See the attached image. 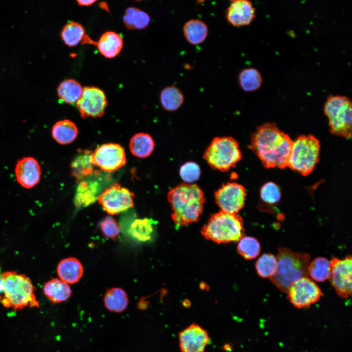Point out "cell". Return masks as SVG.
Segmentation results:
<instances>
[{"label": "cell", "mask_w": 352, "mask_h": 352, "mask_svg": "<svg viewBox=\"0 0 352 352\" xmlns=\"http://www.w3.org/2000/svg\"><path fill=\"white\" fill-rule=\"evenodd\" d=\"M292 141L274 123L258 127L250 137V149L266 168L287 167Z\"/></svg>", "instance_id": "obj_1"}, {"label": "cell", "mask_w": 352, "mask_h": 352, "mask_svg": "<svg viewBox=\"0 0 352 352\" xmlns=\"http://www.w3.org/2000/svg\"><path fill=\"white\" fill-rule=\"evenodd\" d=\"M167 198L173 210L172 218L176 225L184 226L198 220L205 199L198 185L179 184L169 191Z\"/></svg>", "instance_id": "obj_2"}, {"label": "cell", "mask_w": 352, "mask_h": 352, "mask_svg": "<svg viewBox=\"0 0 352 352\" xmlns=\"http://www.w3.org/2000/svg\"><path fill=\"white\" fill-rule=\"evenodd\" d=\"M276 259V272L269 279L281 291L287 293L297 281L308 276L309 254L294 252L288 248L281 247L278 248Z\"/></svg>", "instance_id": "obj_3"}, {"label": "cell", "mask_w": 352, "mask_h": 352, "mask_svg": "<svg viewBox=\"0 0 352 352\" xmlns=\"http://www.w3.org/2000/svg\"><path fill=\"white\" fill-rule=\"evenodd\" d=\"M1 277L4 292L0 303L4 307L16 311L39 307L35 294L36 288L28 277L15 271H7L2 273Z\"/></svg>", "instance_id": "obj_4"}, {"label": "cell", "mask_w": 352, "mask_h": 352, "mask_svg": "<svg viewBox=\"0 0 352 352\" xmlns=\"http://www.w3.org/2000/svg\"><path fill=\"white\" fill-rule=\"evenodd\" d=\"M244 233L242 217L222 211L212 215L201 230L206 239L218 243L239 242Z\"/></svg>", "instance_id": "obj_5"}, {"label": "cell", "mask_w": 352, "mask_h": 352, "mask_svg": "<svg viewBox=\"0 0 352 352\" xmlns=\"http://www.w3.org/2000/svg\"><path fill=\"white\" fill-rule=\"evenodd\" d=\"M320 146L313 135H302L292 141L287 167L303 176L310 174L319 160Z\"/></svg>", "instance_id": "obj_6"}, {"label": "cell", "mask_w": 352, "mask_h": 352, "mask_svg": "<svg viewBox=\"0 0 352 352\" xmlns=\"http://www.w3.org/2000/svg\"><path fill=\"white\" fill-rule=\"evenodd\" d=\"M203 158L212 168L225 172L235 167L242 155L236 139L231 136H221L212 140Z\"/></svg>", "instance_id": "obj_7"}, {"label": "cell", "mask_w": 352, "mask_h": 352, "mask_svg": "<svg viewBox=\"0 0 352 352\" xmlns=\"http://www.w3.org/2000/svg\"><path fill=\"white\" fill-rule=\"evenodd\" d=\"M352 107L351 100L346 96L330 95L327 99L324 111L332 134L347 139L351 138Z\"/></svg>", "instance_id": "obj_8"}, {"label": "cell", "mask_w": 352, "mask_h": 352, "mask_svg": "<svg viewBox=\"0 0 352 352\" xmlns=\"http://www.w3.org/2000/svg\"><path fill=\"white\" fill-rule=\"evenodd\" d=\"M134 195L118 183H114L101 193L99 203L109 215H116L133 206Z\"/></svg>", "instance_id": "obj_9"}, {"label": "cell", "mask_w": 352, "mask_h": 352, "mask_svg": "<svg viewBox=\"0 0 352 352\" xmlns=\"http://www.w3.org/2000/svg\"><path fill=\"white\" fill-rule=\"evenodd\" d=\"M95 166L102 171L113 172L124 166L126 162L124 149L116 143H106L97 147L92 152Z\"/></svg>", "instance_id": "obj_10"}, {"label": "cell", "mask_w": 352, "mask_h": 352, "mask_svg": "<svg viewBox=\"0 0 352 352\" xmlns=\"http://www.w3.org/2000/svg\"><path fill=\"white\" fill-rule=\"evenodd\" d=\"M246 196L245 188L236 182L222 184L215 193L216 203L221 211L233 214L243 207Z\"/></svg>", "instance_id": "obj_11"}, {"label": "cell", "mask_w": 352, "mask_h": 352, "mask_svg": "<svg viewBox=\"0 0 352 352\" xmlns=\"http://www.w3.org/2000/svg\"><path fill=\"white\" fill-rule=\"evenodd\" d=\"M108 104L105 92L94 86L85 87L76 105L82 118L99 117L105 112Z\"/></svg>", "instance_id": "obj_12"}, {"label": "cell", "mask_w": 352, "mask_h": 352, "mask_svg": "<svg viewBox=\"0 0 352 352\" xmlns=\"http://www.w3.org/2000/svg\"><path fill=\"white\" fill-rule=\"evenodd\" d=\"M352 259L349 255L343 260L333 258L330 262V282L338 294L344 298L352 293Z\"/></svg>", "instance_id": "obj_13"}, {"label": "cell", "mask_w": 352, "mask_h": 352, "mask_svg": "<svg viewBox=\"0 0 352 352\" xmlns=\"http://www.w3.org/2000/svg\"><path fill=\"white\" fill-rule=\"evenodd\" d=\"M287 293L290 302L299 308L307 307L316 302L322 294L319 287L308 277L297 281Z\"/></svg>", "instance_id": "obj_14"}, {"label": "cell", "mask_w": 352, "mask_h": 352, "mask_svg": "<svg viewBox=\"0 0 352 352\" xmlns=\"http://www.w3.org/2000/svg\"><path fill=\"white\" fill-rule=\"evenodd\" d=\"M181 352H204L210 339L207 332L194 323L178 335Z\"/></svg>", "instance_id": "obj_15"}, {"label": "cell", "mask_w": 352, "mask_h": 352, "mask_svg": "<svg viewBox=\"0 0 352 352\" xmlns=\"http://www.w3.org/2000/svg\"><path fill=\"white\" fill-rule=\"evenodd\" d=\"M225 17L234 27L247 26L256 18V8L249 0H231L225 11Z\"/></svg>", "instance_id": "obj_16"}, {"label": "cell", "mask_w": 352, "mask_h": 352, "mask_svg": "<svg viewBox=\"0 0 352 352\" xmlns=\"http://www.w3.org/2000/svg\"><path fill=\"white\" fill-rule=\"evenodd\" d=\"M15 173L17 182L22 187L27 189L36 185L41 176V169L38 161L31 156L19 160L16 164Z\"/></svg>", "instance_id": "obj_17"}, {"label": "cell", "mask_w": 352, "mask_h": 352, "mask_svg": "<svg viewBox=\"0 0 352 352\" xmlns=\"http://www.w3.org/2000/svg\"><path fill=\"white\" fill-rule=\"evenodd\" d=\"M100 191L101 186L98 181H81L77 187L74 198L75 205L79 208L85 207L93 203L101 194Z\"/></svg>", "instance_id": "obj_18"}, {"label": "cell", "mask_w": 352, "mask_h": 352, "mask_svg": "<svg viewBox=\"0 0 352 352\" xmlns=\"http://www.w3.org/2000/svg\"><path fill=\"white\" fill-rule=\"evenodd\" d=\"M57 272L60 279L68 284L78 282L83 274L80 262L74 258L63 259L58 264Z\"/></svg>", "instance_id": "obj_19"}, {"label": "cell", "mask_w": 352, "mask_h": 352, "mask_svg": "<svg viewBox=\"0 0 352 352\" xmlns=\"http://www.w3.org/2000/svg\"><path fill=\"white\" fill-rule=\"evenodd\" d=\"M43 292L53 304L65 302L72 294V290L69 285L57 278L51 279L44 283Z\"/></svg>", "instance_id": "obj_20"}, {"label": "cell", "mask_w": 352, "mask_h": 352, "mask_svg": "<svg viewBox=\"0 0 352 352\" xmlns=\"http://www.w3.org/2000/svg\"><path fill=\"white\" fill-rule=\"evenodd\" d=\"M123 45L122 37L116 32L109 31L105 32L97 43L100 53L107 58H112L119 54Z\"/></svg>", "instance_id": "obj_21"}, {"label": "cell", "mask_w": 352, "mask_h": 352, "mask_svg": "<svg viewBox=\"0 0 352 352\" xmlns=\"http://www.w3.org/2000/svg\"><path fill=\"white\" fill-rule=\"evenodd\" d=\"M92 152L84 150L75 157L71 164L72 175L77 181L92 175L94 172Z\"/></svg>", "instance_id": "obj_22"}, {"label": "cell", "mask_w": 352, "mask_h": 352, "mask_svg": "<svg viewBox=\"0 0 352 352\" xmlns=\"http://www.w3.org/2000/svg\"><path fill=\"white\" fill-rule=\"evenodd\" d=\"M184 36L191 44H201L208 36V26L198 19H191L186 22L183 27Z\"/></svg>", "instance_id": "obj_23"}, {"label": "cell", "mask_w": 352, "mask_h": 352, "mask_svg": "<svg viewBox=\"0 0 352 352\" xmlns=\"http://www.w3.org/2000/svg\"><path fill=\"white\" fill-rule=\"evenodd\" d=\"M105 308L109 311L121 313L129 305V297L126 292L121 288L113 287L107 291L103 299Z\"/></svg>", "instance_id": "obj_24"}, {"label": "cell", "mask_w": 352, "mask_h": 352, "mask_svg": "<svg viewBox=\"0 0 352 352\" xmlns=\"http://www.w3.org/2000/svg\"><path fill=\"white\" fill-rule=\"evenodd\" d=\"M53 138L58 143L66 145L72 142L77 137L78 130L72 121L65 119L56 122L52 129Z\"/></svg>", "instance_id": "obj_25"}, {"label": "cell", "mask_w": 352, "mask_h": 352, "mask_svg": "<svg viewBox=\"0 0 352 352\" xmlns=\"http://www.w3.org/2000/svg\"><path fill=\"white\" fill-rule=\"evenodd\" d=\"M155 144L152 136L146 133H138L131 138L129 148L132 154L139 158L149 156L153 152Z\"/></svg>", "instance_id": "obj_26"}, {"label": "cell", "mask_w": 352, "mask_h": 352, "mask_svg": "<svg viewBox=\"0 0 352 352\" xmlns=\"http://www.w3.org/2000/svg\"><path fill=\"white\" fill-rule=\"evenodd\" d=\"M160 100L162 107L169 111L178 110L184 102L183 92L178 87L173 85L165 87L160 94Z\"/></svg>", "instance_id": "obj_27"}, {"label": "cell", "mask_w": 352, "mask_h": 352, "mask_svg": "<svg viewBox=\"0 0 352 352\" xmlns=\"http://www.w3.org/2000/svg\"><path fill=\"white\" fill-rule=\"evenodd\" d=\"M263 83L262 75L254 67H247L241 71L238 75V83L241 88L245 92H253L260 89Z\"/></svg>", "instance_id": "obj_28"}, {"label": "cell", "mask_w": 352, "mask_h": 352, "mask_svg": "<svg viewBox=\"0 0 352 352\" xmlns=\"http://www.w3.org/2000/svg\"><path fill=\"white\" fill-rule=\"evenodd\" d=\"M57 94L64 102L74 104L80 99L83 92L81 84L73 79H68L62 81L58 86Z\"/></svg>", "instance_id": "obj_29"}, {"label": "cell", "mask_w": 352, "mask_h": 352, "mask_svg": "<svg viewBox=\"0 0 352 352\" xmlns=\"http://www.w3.org/2000/svg\"><path fill=\"white\" fill-rule=\"evenodd\" d=\"M125 26L128 29H143L150 22L149 15L139 8L131 7L127 8L123 17Z\"/></svg>", "instance_id": "obj_30"}, {"label": "cell", "mask_w": 352, "mask_h": 352, "mask_svg": "<svg viewBox=\"0 0 352 352\" xmlns=\"http://www.w3.org/2000/svg\"><path fill=\"white\" fill-rule=\"evenodd\" d=\"M156 222L148 218L138 219L130 225L129 232L132 237L139 242L150 240L154 231V224Z\"/></svg>", "instance_id": "obj_31"}, {"label": "cell", "mask_w": 352, "mask_h": 352, "mask_svg": "<svg viewBox=\"0 0 352 352\" xmlns=\"http://www.w3.org/2000/svg\"><path fill=\"white\" fill-rule=\"evenodd\" d=\"M85 34L84 26L79 22L70 21L63 28L61 37L64 43L69 47L76 46Z\"/></svg>", "instance_id": "obj_32"}, {"label": "cell", "mask_w": 352, "mask_h": 352, "mask_svg": "<svg viewBox=\"0 0 352 352\" xmlns=\"http://www.w3.org/2000/svg\"><path fill=\"white\" fill-rule=\"evenodd\" d=\"M330 272V262L322 257L315 259L308 267V276L317 282H322L329 279Z\"/></svg>", "instance_id": "obj_33"}, {"label": "cell", "mask_w": 352, "mask_h": 352, "mask_svg": "<svg viewBox=\"0 0 352 352\" xmlns=\"http://www.w3.org/2000/svg\"><path fill=\"white\" fill-rule=\"evenodd\" d=\"M255 267L258 274L264 278L273 276L277 268L276 257L271 253H264L257 260Z\"/></svg>", "instance_id": "obj_34"}, {"label": "cell", "mask_w": 352, "mask_h": 352, "mask_svg": "<svg viewBox=\"0 0 352 352\" xmlns=\"http://www.w3.org/2000/svg\"><path fill=\"white\" fill-rule=\"evenodd\" d=\"M239 253L244 258L251 260L257 257L261 251L259 241L252 237H242L237 246Z\"/></svg>", "instance_id": "obj_35"}, {"label": "cell", "mask_w": 352, "mask_h": 352, "mask_svg": "<svg viewBox=\"0 0 352 352\" xmlns=\"http://www.w3.org/2000/svg\"><path fill=\"white\" fill-rule=\"evenodd\" d=\"M260 197L265 203L274 204L280 201L281 197V191L276 183L269 181L264 184L261 187Z\"/></svg>", "instance_id": "obj_36"}, {"label": "cell", "mask_w": 352, "mask_h": 352, "mask_svg": "<svg viewBox=\"0 0 352 352\" xmlns=\"http://www.w3.org/2000/svg\"><path fill=\"white\" fill-rule=\"evenodd\" d=\"M201 170L196 162L189 161L183 164L180 168L179 175L185 183H192L200 177Z\"/></svg>", "instance_id": "obj_37"}, {"label": "cell", "mask_w": 352, "mask_h": 352, "mask_svg": "<svg viewBox=\"0 0 352 352\" xmlns=\"http://www.w3.org/2000/svg\"><path fill=\"white\" fill-rule=\"evenodd\" d=\"M102 233L110 239L117 238L120 233L119 227L115 220L110 216L106 217L100 223Z\"/></svg>", "instance_id": "obj_38"}, {"label": "cell", "mask_w": 352, "mask_h": 352, "mask_svg": "<svg viewBox=\"0 0 352 352\" xmlns=\"http://www.w3.org/2000/svg\"><path fill=\"white\" fill-rule=\"evenodd\" d=\"M96 0H77V2L78 4L79 5L81 6H88L92 4L94 2H95Z\"/></svg>", "instance_id": "obj_39"}, {"label": "cell", "mask_w": 352, "mask_h": 352, "mask_svg": "<svg viewBox=\"0 0 352 352\" xmlns=\"http://www.w3.org/2000/svg\"><path fill=\"white\" fill-rule=\"evenodd\" d=\"M1 274L0 268V303L3 298L4 292V284L1 277Z\"/></svg>", "instance_id": "obj_40"}]
</instances>
